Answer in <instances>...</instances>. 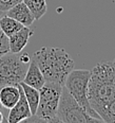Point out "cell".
Returning a JSON list of instances; mask_svg holds the SVG:
<instances>
[{"label": "cell", "instance_id": "6da1fadb", "mask_svg": "<svg viewBox=\"0 0 115 123\" xmlns=\"http://www.w3.org/2000/svg\"><path fill=\"white\" fill-rule=\"evenodd\" d=\"M88 100L99 117L110 105L115 103V63H98L91 70L88 88Z\"/></svg>", "mask_w": 115, "mask_h": 123}, {"label": "cell", "instance_id": "5b68a950", "mask_svg": "<svg viewBox=\"0 0 115 123\" xmlns=\"http://www.w3.org/2000/svg\"><path fill=\"white\" fill-rule=\"evenodd\" d=\"M91 71L86 69H76L69 73V75L66 79L65 86L69 90L73 98L79 103L81 107L88 112L90 116L95 119H98L99 121H103L99 115L91 107L88 100V88L89 82H90Z\"/></svg>", "mask_w": 115, "mask_h": 123}, {"label": "cell", "instance_id": "9c48e42d", "mask_svg": "<svg viewBox=\"0 0 115 123\" xmlns=\"http://www.w3.org/2000/svg\"><path fill=\"white\" fill-rule=\"evenodd\" d=\"M6 15L12 18L16 19L17 21H19L21 25H25V27H30L33 25V22L35 21V18L33 16L32 12L29 10V7L27 6V4L23 1L19 2V3L15 4L13 7L6 11Z\"/></svg>", "mask_w": 115, "mask_h": 123}, {"label": "cell", "instance_id": "ffe728a7", "mask_svg": "<svg viewBox=\"0 0 115 123\" xmlns=\"http://www.w3.org/2000/svg\"><path fill=\"white\" fill-rule=\"evenodd\" d=\"M114 63H115V60H114Z\"/></svg>", "mask_w": 115, "mask_h": 123}, {"label": "cell", "instance_id": "9a60e30c", "mask_svg": "<svg viewBox=\"0 0 115 123\" xmlns=\"http://www.w3.org/2000/svg\"><path fill=\"white\" fill-rule=\"evenodd\" d=\"M10 52V43L9 37L0 30V56Z\"/></svg>", "mask_w": 115, "mask_h": 123}, {"label": "cell", "instance_id": "7a4b0ae2", "mask_svg": "<svg viewBox=\"0 0 115 123\" xmlns=\"http://www.w3.org/2000/svg\"><path fill=\"white\" fill-rule=\"evenodd\" d=\"M33 60L37 63L45 79V82H53L65 86L69 73L74 69V60L61 48L44 47L36 51Z\"/></svg>", "mask_w": 115, "mask_h": 123}, {"label": "cell", "instance_id": "ba28073f", "mask_svg": "<svg viewBox=\"0 0 115 123\" xmlns=\"http://www.w3.org/2000/svg\"><path fill=\"white\" fill-rule=\"evenodd\" d=\"M34 34L32 30L29 27H22V29H20L18 32H16L15 34L9 36V43H10V52L11 53H16L18 54L22 50L24 49V47L27 45L29 39L31 36Z\"/></svg>", "mask_w": 115, "mask_h": 123}, {"label": "cell", "instance_id": "4fadbf2b", "mask_svg": "<svg viewBox=\"0 0 115 123\" xmlns=\"http://www.w3.org/2000/svg\"><path fill=\"white\" fill-rule=\"evenodd\" d=\"M22 27H24V25H21L19 21H17L16 19L7 16V15H3L0 18V30L7 37L15 34L16 32H18L20 29H22Z\"/></svg>", "mask_w": 115, "mask_h": 123}, {"label": "cell", "instance_id": "2e32d148", "mask_svg": "<svg viewBox=\"0 0 115 123\" xmlns=\"http://www.w3.org/2000/svg\"><path fill=\"white\" fill-rule=\"evenodd\" d=\"M22 0H0V11L6 12L11 7H13L15 4L21 2Z\"/></svg>", "mask_w": 115, "mask_h": 123}, {"label": "cell", "instance_id": "52a82bcc", "mask_svg": "<svg viewBox=\"0 0 115 123\" xmlns=\"http://www.w3.org/2000/svg\"><path fill=\"white\" fill-rule=\"evenodd\" d=\"M31 117H32V112H31L27 99H25L23 90H22L21 86H20V99L10 109L9 117H7L6 121L9 123H19L21 121H25Z\"/></svg>", "mask_w": 115, "mask_h": 123}, {"label": "cell", "instance_id": "3957f363", "mask_svg": "<svg viewBox=\"0 0 115 123\" xmlns=\"http://www.w3.org/2000/svg\"><path fill=\"white\" fill-rule=\"evenodd\" d=\"M63 86L53 82H45L39 89V104L35 116H32L25 121L39 122H59L57 117L58 103Z\"/></svg>", "mask_w": 115, "mask_h": 123}, {"label": "cell", "instance_id": "ac0fdd59", "mask_svg": "<svg viewBox=\"0 0 115 123\" xmlns=\"http://www.w3.org/2000/svg\"><path fill=\"white\" fill-rule=\"evenodd\" d=\"M4 13H5V12H2V11H0V18H1V17L4 15Z\"/></svg>", "mask_w": 115, "mask_h": 123}, {"label": "cell", "instance_id": "277c9868", "mask_svg": "<svg viewBox=\"0 0 115 123\" xmlns=\"http://www.w3.org/2000/svg\"><path fill=\"white\" fill-rule=\"evenodd\" d=\"M30 61L27 53L16 55L9 52L0 56V87L19 85L24 79Z\"/></svg>", "mask_w": 115, "mask_h": 123}, {"label": "cell", "instance_id": "e0dca14e", "mask_svg": "<svg viewBox=\"0 0 115 123\" xmlns=\"http://www.w3.org/2000/svg\"><path fill=\"white\" fill-rule=\"evenodd\" d=\"M3 120H4V118H3V114H2V111H0V123L3 122Z\"/></svg>", "mask_w": 115, "mask_h": 123}, {"label": "cell", "instance_id": "5bb4252c", "mask_svg": "<svg viewBox=\"0 0 115 123\" xmlns=\"http://www.w3.org/2000/svg\"><path fill=\"white\" fill-rule=\"evenodd\" d=\"M29 10L32 12L35 20L40 19L47 13V2L45 0H22Z\"/></svg>", "mask_w": 115, "mask_h": 123}, {"label": "cell", "instance_id": "30bf717a", "mask_svg": "<svg viewBox=\"0 0 115 123\" xmlns=\"http://www.w3.org/2000/svg\"><path fill=\"white\" fill-rule=\"evenodd\" d=\"M22 82L27 84V85L34 87V88L38 89V90L44 85L45 79H44V76H43L41 70H40L39 66L37 65V63L33 60V58L30 61L27 73H25L24 79Z\"/></svg>", "mask_w": 115, "mask_h": 123}, {"label": "cell", "instance_id": "7c38bea8", "mask_svg": "<svg viewBox=\"0 0 115 123\" xmlns=\"http://www.w3.org/2000/svg\"><path fill=\"white\" fill-rule=\"evenodd\" d=\"M19 85L21 86L22 90H23L25 99H27V104L30 106L31 112H32V116H35V114L37 111L38 104H39V90L23 83V82H21Z\"/></svg>", "mask_w": 115, "mask_h": 123}, {"label": "cell", "instance_id": "d6986e66", "mask_svg": "<svg viewBox=\"0 0 115 123\" xmlns=\"http://www.w3.org/2000/svg\"><path fill=\"white\" fill-rule=\"evenodd\" d=\"M2 109H3V106H2L1 102H0V111H2Z\"/></svg>", "mask_w": 115, "mask_h": 123}, {"label": "cell", "instance_id": "8fae6325", "mask_svg": "<svg viewBox=\"0 0 115 123\" xmlns=\"http://www.w3.org/2000/svg\"><path fill=\"white\" fill-rule=\"evenodd\" d=\"M20 99V85H6L0 88V102L3 108L11 109Z\"/></svg>", "mask_w": 115, "mask_h": 123}, {"label": "cell", "instance_id": "8992f818", "mask_svg": "<svg viewBox=\"0 0 115 123\" xmlns=\"http://www.w3.org/2000/svg\"><path fill=\"white\" fill-rule=\"evenodd\" d=\"M57 117L62 123H78V122H100L87 112L73 96L63 86L58 103Z\"/></svg>", "mask_w": 115, "mask_h": 123}]
</instances>
